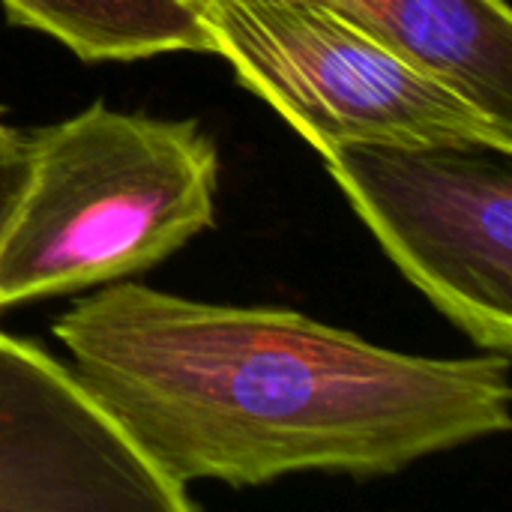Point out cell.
Masks as SVG:
<instances>
[{"mask_svg":"<svg viewBox=\"0 0 512 512\" xmlns=\"http://www.w3.org/2000/svg\"><path fill=\"white\" fill-rule=\"evenodd\" d=\"M405 63L512 126V12L507 0H315Z\"/></svg>","mask_w":512,"mask_h":512,"instance_id":"cell-6","label":"cell"},{"mask_svg":"<svg viewBox=\"0 0 512 512\" xmlns=\"http://www.w3.org/2000/svg\"><path fill=\"white\" fill-rule=\"evenodd\" d=\"M54 336L93 399L186 489L387 477L512 426L510 354H402L288 309L117 282L72 303Z\"/></svg>","mask_w":512,"mask_h":512,"instance_id":"cell-1","label":"cell"},{"mask_svg":"<svg viewBox=\"0 0 512 512\" xmlns=\"http://www.w3.org/2000/svg\"><path fill=\"white\" fill-rule=\"evenodd\" d=\"M219 150L198 120L93 102L27 132L0 237V309L150 270L213 225Z\"/></svg>","mask_w":512,"mask_h":512,"instance_id":"cell-2","label":"cell"},{"mask_svg":"<svg viewBox=\"0 0 512 512\" xmlns=\"http://www.w3.org/2000/svg\"><path fill=\"white\" fill-rule=\"evenodd\" d=\"M27 180V132L0 123V237Z\"/></svg>","mask_w":512,"mask_h":512,"instance_id":"cell-8","label":"cell"},{"mask_svg":"<svg viewBox=\"0 0 512 512\" xmlns=\"http://www.w3.org/2000/svg\"><path fill=\"white\" fill-rule=\"evenodd\" d=\"M9 21L63 42L87 63L207 51L183 0H0ZM210 54V51H207Z\"/></svg>","mask_w":512,"mask_h":512,"instance_id":"cell-7","label":"cell"},{"mask_svg":"<svg viewBox=\"0 0 512 512\" xmlns=\"http://www.w3.org/2000/svg\"><path fill=\"white\" fill-rule=\"evenodd\" d=\"M81 378L0 330V512H189Z\"/></svg>","mask_w":512,"mask_h":512,"instance_id":"cell-5","label":"cell"},{"mask_svg":"<svg viewBox=\"0 0 512 512\" xmlns=\"http://www.w3.org/2000/svg\"><path fill=\"white\" fill-rule=\"evenodd\" d=\"M0 123H3V108H0Z\"/></svg>","mask_w":512,"mask_h":512,"instance_id":"cell-9","label":"cell"},{"mask_svg":"<svg viewBox=\"0 0 512 512\" xmlns=\"http://www.w3.org/2000/svg\"><path fill=\"white\" fill-rule=\"evenodd\" d=\"M483 144H339L330 177L396 267L474 345L512 351V171Z\"/></svg>","mask_w":512,"mask_h":512,"instance_id":"cell-4","label":"cell"},{"mask_svg":"<svg viewBox=\"0 0 512 512\" xmlns=\"http://www.w3.org/2000/svg\"><path fill=\"white\" fill-rule=\"evenodd\" d=\"M183 3L207 51L321 156L351 141L483 144L512 153V126L315 0Z\"/></svg>","mask_w":512,"mask_h":512,"instance_id":"cell-3","label":"cell"}]
</instances>
